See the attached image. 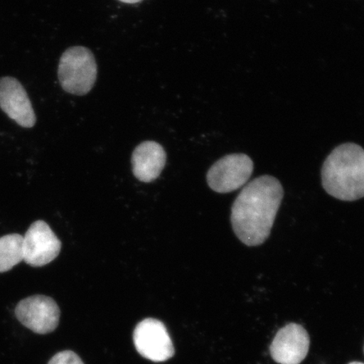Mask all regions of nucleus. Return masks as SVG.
<instances>
[{
	"label": "nucleus",
	"mask_w": 364,
	"mask_h": 364,
	"mask_svg": "<svg viewBox=\"0 0 364 364\" xmlns=\"http://www.w3.org/2000/svg\"><path fill=\"white\" fill-rule=\"evenodd\" d=\"M280 181L262 176L244 186L231 208V224L237 238L247 247H258L269 237L284 198Z\"/></svg>",
	"instance_id": "nucleus-1"
},
{
	"label": "nucleus",
	"mask_w": 364,
	"mask_h": 364,
	"mask_svg": "<svg viewBox=\"0 0 364 364\" xmlns=\"http://www.w3.org/2000/svg\"><path fill=\"white\" fill-rule=\"evenodd\" d=\"M321 179L326 192L341 201L364 198V149L353 143L339 145L323 164Z\"/></svg>",
	"instance_id": "nucleus-2"
},
{
	"label": "nucleus",
	"mask_w": 364,
	"mask_h": 364,
	"mask_svg": "<svg viewBox=\"0 0 364 364\" xmlns=\"http://www.w3.org/2000/svg\"><path fill=\"white\" fill-rule=\"evenodd\" d=\"M97 73L93 53L81 46L68 48L59 61V83L63 90L72 95H87L94 87Z\"/></svg>",
	"instance_id": "nucleus-3"
},
{
	"label": "nucleus",
	"mask_w": 364,
	"mask_h": 364,
	"mask_svg": "<svg viewBox=\"0 0 364 364\" xmlns=\"http://www.w3.org/2000/svg\"><path fill=\"white\" fill-rule=\"evenodd\" d=\"M254 171L252 159L245 154H231L218 159L208 171L207 181L218 193H229L247 184Z\"/></svg>",
	"instance_id": "nucleus-4"
},
{
	"label": "nucleus",
	"mask_w": 364,
	"mask_h": 364,
	"mask_svg": "<svg viewBox=\"0 0 364 364\" xmlns=\"http://www.w3.org/2000/svg\"><path fill=\"white\" fill-rule=\"evenodd\" d=\"M134 341L136 351L150 361L166 362L175 355L166 326L156 318H148L139 322L135 327Z\"/></svg>",
	"instance_id": "nucleus-5"
},
{
	"label": "nucleus",
	"mask_w": 364,
	"mask_h": 364,
	"mask_svg": "<svg viewBox=\"0 0 364 364\" xmlns=\"http://www.w3.org/2000/svg\"><path fill=\"white\" fill-rule=\"evenodd\" d=\"M16 316L21 324L36 334L55 331L60 321V309L52 298L33 295L22 299L16 307Z\"/></svg>",
	"instance_id": "nucleus-6"
},
{
	"label": "nucleus",
	"mask_w": 364,
	"mask_h": 364,
	"mask_svg": "<svg viewBox=\"0 0 364 364\" xmlns=\"http://www.w3.org/2000/svg\"><path fill=\"white\" fill-rule=\"evenodd\" d=\"M62 243L47 223H33L23 236V261L33 267L48 265L58 257Z\"/></svg>",
	"instance_id": "nucleus-7"
},
{
	"label": "nucleus",
	"mask_w": 364,
	"mask_h": 364,
	"mask_svg": "<svg viewBox=\"0 0 364 364\" xmlns=\"http://www.w3.org/2000/svg\"><path fill=\"white\" fill-rule=\"evenodd\" d=\"M309 336L302 326L290 323L280 329L270 346L273 360L279 364H300L309 350Z\"/></svg>",
	"instance_id": "nucleus-8"
},
{
	"label": "nucleus",
	"mask_w": 364,
	"mask_h": 364,
	"mask_svg": "<svg viewBox=\"0 0 364 364\" xmlns=\"http://www.w3.org/2000/svg\"><path fill=\"white\" fill-rule=\"evenodd\" d=\"M0 108L18 125L31 129L36 117L33 105L23 85L12 77L0 79Z\"/></svg>",
	"instance_id": "nucleus-9"
},
{
	"label": "nucleus",
	"mask_w": 364,
	"mask_h": 364,
	"mask_svg": "<svg viewBox=\"0 0 364 364\" xmlns=\"http://www.w3.org/2000/svg\"><path fill=\"white\" fill-rule=\"evenodd\" d=\"M165 149L154 141H145L134 150L132 166L136 178L149 183L156 180L166 164Z\"/></svg>",
	"instance_id": "nucleus-10"
},
{
	"label": "nucleus",
	"mask_w": 364,
	"mask_h": 364,
	"mask_svg": "<svg viewBox=\"0 0 364 364\" xmlns=\"http://www.w3.org/2000/svg\"><path fill=\"white\" fill-rule=\"evenodd\" d=\"M23 261V236L11 234L0 238V273L12 269Z\"/></svg>",
	"instance_id": "nucleus-11"
},
{
	"label": "nucleus",
	"mask_w": 364,
	"mask_h": 364,
	"mask_svg": "<svg viewBox=\"0 0 364 364\" xmlns=\"http://www.w3.org/2000/svg\"><path fill=\"white\" fill-rule=\"evenodd\" d=\"M48 364H85L82 359L75 353L70 350H65L58 353L50 359Z\"/></svg>",
	"instance_id": "nucleus-12"
},
{
	"label": "nucleus",
	"mask_w": 364,
	"mask_h": 364,
	"mask_svg": "<svg viewBox=\"0 0 364 364\" xmlns=\"http://www.w3.org/2000/svg\"><path fill=\"white\" fill-rule=\"evenodd\" d=\"M119 1L122 3L133 4L143 1V0H119Z\"/></svg>",
	"instance_id": "nucleus-13"
},
{
	"label": "nucleus",
	"mask_w": 364,
	"mask_h": 364,
	"mask_svg": "<svg viewBox=\"0 0 364 364\" xmlns=\"http://www.w3.org/2000/svg\"><path fill=\"white\" fill-rule=\"evenodd\" d=\"M349 364H364V363H360V362H353V363H350Z\"/></svg>",
	"instance_id": "nucleus-14"
}]
</instances>
